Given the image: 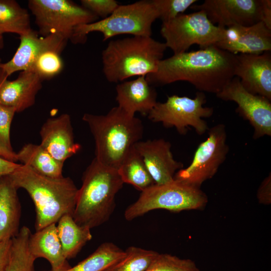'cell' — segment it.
Listing matches in <instances>:
<instances>
[{"label":"cell","mask_w":271,"mask_h":271,"mask_svg":"<svg viewBox=\"0 0 271 271\" xmlns=\"http://www.w3.org/2000/svg\"><path fill=\"white\" fill-rule=\"evenodd\" d=\"M236 63L237 55L213 45L163 59L146 78L153 86L183 81L198 91L216 94L234 77Z\"/></svg>","instance_id":"cell-1"},{"label":"cell","mask_w":271,"mask_h":271,"mask_svg":"<svg viewBox=\"0 0 271 271\" xmlns=\"http://www.w3.org/2000/svg\"><path fill=\"white\" fill-rule=\"evenodd\" d=\"M19 189L25 190L36 211V230L56 224L64 215H73L78 189L70 177L52 178L21 164L9 175Z\"/></svg>","instance_id":"cell-2"},{"label":"cell","mask_w":271,"mask_h":271,"mask_svg":"<svg viewBox=\"0 0 271 271\" xmlns=\"http://www.w3.org/2000/svg\"><path fill=\"white\" fill-rule=\"evenodd\" d=\"M82 120L88 124L94 138V158L101 164L117 170L144 133L141 119L118 106L104 115L85 113Z\"/></svg>","instance_id":"cell-3"},{"label":"cell","mask_w":271,"mask_h":271,"mask_svg":"<svg viewBox=\"0 0 271 271\" xmlns=\"http://www.w3.org/2000/svg\"><path fill=\"white\" fill-rule=\"evenodd\" d=\"M73 217L79 225L92 229L107 221L115 207L116 194L123 182L117 169L93 159L84 172Z\"/></svg>","instance_id":"cell-4"},{"label":"cell","mask_w":271,"mask_h":271,"mask_svg":"<svg viewBox=\"0 0 271 271\" xmlns=\"http://www.w3.org/2000/svg\"><path fill=\"white\" fill-rule=\"evenodd\" d=\"M167 49L152 37L132 36L111 40L101 54L102 71L111 83L155 72Z\"/></svg>","instance_id":"cell-5"},{"label":"cell","mask_w":271,"mask_h":271,"mask_svg":"<svg viewBox=\"0 0 271 271\" xmlns=\"http://www.w3.org/2000/svg\"><path fill=\"white\" fill-rule=\"evenodd\" d=\"M158 17L153 0L119 5L108 17L77 27L71 41L75 44L84 43L86 36L93 32L101 33L103 41L123 34L151 37L152 25Z\"/></svg>","instance_id":"cell-6"},{"label":"cell","mask_w":271,"mask_h":271,"mask_svg":"<svg viewBox=\"0 0 271 271\" xmlns=\"http://www.w3.org/2000/svg\"><path fill=\"white\" fill-rule=\"evenodd\" d=\"M208 201L207 195L201 188L174 179L164 184H154L141 192L137 200L126 209L124 216L131 221L156 209L174 212L201 210Z\"/></svg>","instance_id":"cell-7"},{"label":"cell","mask_w":271,"mask_h":271,"mask_svg":"<svg viewBox=\"0 0 271 271\" xmlns=\"http://www.w3.org/2000/svg\"><path fill=\"white\" fill-rule=\"evenodd\" d=\"M225 29L212 23L204 12L199 11L162 23L160 32L166 47L178 54L187 52L194 44L200 49L215 45L223 38Z\"/></svg>","instance_id":"cell-8"},{"label":"cell","mask_w":271,"mask_h":271,"mask_svg":"<svg viewBox=\"0 0 271 271\" xmlns=\"http://www.w3.org/2000/svg\"><path fill=\"white\" fill-rule=\"evenodd\" d=\"M28 7L41 36L57 35L67 41H72L77 27L95 22L98 18L69 0H30Z\"/></svg>","instance_id":"cell-9"},{"label":"cell","mask_w":271,"mask_h":271,"mask_svg":"<svg viewBox=\"0 0 271 271\" xmlns=\"http://www.w3.org/2000/svg\"><path fill=\"white\" fill-rule=\"evenodd\" d=\"M205 93L198 91L194 98L173 95L164 102H157L148 115L154 122H161L165 127H175L182 135H185L189 127L194 128L199 136L209 129L204 118L211 117L212 107L204 106Z\"/></svg>","instance_id":"cell-10"},{"label":"cell","mask_w":271,"mask_h":271,"mask_svg":"<svg viewBox=\"0 0 271 271\" xmlns=\"http://www.w3.org/2000/svg\"><path fill=\"white\" fill-rule=\"evenodd\" d=\"M208 134L198 146L190 165L178 171L174 179L200 188L217 173L229 150L226 126L223 123L216 124L209 128Z\"/></svg>","instance_id":"cell-11"},{"label":"cell","mask_w":271,"mask_h":271,"mask_svg":"<svg viewBox=\"0 0 271 271\" xmlns=\"http://www.w3.org/2000/svg\"><path fill=\"white\" fill-rule=\"evenodd\" d=\"M216 95L221 100L237 104L236 111L253 127L254 139L271 136L270 100L247 91L235 76Z\"/></svg>","instance_id":"cell-12"},{"label":"cell","mask_w":271,"mask_h":271,"mask_svg":"<svg viewBox=\"0 0 271 271\" xmlns=\"http://www.w3.org/2000/svg\"><path fill=\"white\" fill-rule=\"evenodd\" d=\"M190 8L204 12L212 23L225 28L261 21L260 0H205Z\"/></svg>","instance_id":"cell-13"},{"label":"cell","mask_w":271,"mask_h":271,"mask_svg":"<svg viewBox=\"0 0 271 271\" xmlns=\"http://www.w3.org/2000/svg\"><path fill=\"white\" fill-rule=\"evenodd\" d=\"M20 45L12 58L0 63V72L6 77L17 71H30L35 60L43 52L53 50L62 53L68 41L57 35L43 37L32 29L20 36Z\"/></svg>","instance_id":"cell-14"},{"label":"cell","mask_w":271,"mask_h":271,"mask_svg":"<svg viewBox=\"0 0 271 271\" xmlns=\"http://www.w3.org/2000/svg\"><path fill=\"white\" fill-rule=\"evenodd\" d=\"M215 45L234 55L270 51L271 30L261 21L247 26L233 25L225 28L223 38Z\"/></svg>","instance_id":"cell-15"},{"label":"cell","mask_w":271,"mask_h":271,"mask_svg":"<svg viewBox=\"0 0 271 271\" xmlns=\"http://www.w3.org/2000/svg\"><path fill=\"white\" fill-rule=\"evenodd\" d=\"M234 76L249 92L271 100V53L237 55Z\"/></svg>","instance_id":"cell-16"},{"label":"cell","mask_w":271,"mask_h":271,"mask_svg":"<svg viewBox=\"0 0 271 271\" xmlns=\"http://www.w3.org/2000/svg\"><path fill=\"white\" fill-rule=\"evenodd\" d=\"M134 146L156 185L173 181L177 171L183 168V164L174 159L170 143L163 139L140 141Z\"/></svg>","instance_id":"cell-17"},{"label":"cell","mask_w":271,"mask_h":271,"mask_svg":"<svg viewBox=\"0 0 271 271\" xmlns=\"http://www.w3.org/2000/svg\"><path fill=\"white\" fill-rule=\"evenodd\" d=\"M40 134V145L63 164L81 148L75 142L71 117L67 113L47 119L41 127Z\"/></svg>","instance_id":"cell-18"},{"label":"cell","mask_w":271,"mask_h":271,"mask_svg":"<svg viewBox=\"0 0 271 271\" xmlns=\"http://www.w3.org/2000/svg\"><path fill=\"white\" fill-rule=\"evenodd\" d=\"M43 80L30 71H21L14 80L0 72V104L14 108L16 112L32 106L42 87Z\"/></svg>","instance_id":"cell-19"},{"label":"cell","mask_w":271,"mask_h":271,"mask_svg":"<svg viewBox=\"0 0 271 271\" xmlns=\"http://www.w3.org/2000/svg\"><path fill=\"white\" fill-rule=\"evenodd\" d=\"M116 92L118 106L133 116L137 112L148 115L157 102V92L145 76L118 83Z\"/></svg>","instance_id":"cell-20"},{"label":"cell","mask_w":271,"mask_h":271,"mask_svg":"<svg viewBox=\"0 0 271 271\" xmlns=\"http://www.w3.org/2000/svg\"><path fill=\"white\" fill-rule=\"evenodd\" d=\"M28 246L36 259L44 258L48 260L51 266V271H65L71 267L64 255L56 224L31 233Z\"/></svg>","instance_id":"cell-21"},{"label":"cell","mask_w":271,"mask_h":271,"mask_svg":"<svg viewBox=\"0 0 271 271\" xmlns=\"http://www.w3.org/2000/svg\"><path fill=\"white\" fill-rule=\"evenodd\" d=\"M18 190L9 175L0 177V242L12 239L20 230L21 206Z\"/></svg>","instance_id":"cell-22"},{"label":"cell","mask_w":271,"mask_h":271,"mask_svg":"<svg viewBox=\"0 0 271 271\" xmlns=\"http://www.w3.org/2000/svg\"><path fill=\"white\" fill-rule=\"evenodd\" d=\"M17 161L38 173L52 177L63 176L64 164L55 160L40 145L25 144L17 153Z\"/></svg>","instance_id":"cell-23"},{"label":"cell","mask_w":271,"mask_h":271,"mask_svg":"<svg viewBox=\"0 0 271 271\" xmlns=\"http://www.w3.org/2000/svg\"><path fill=\"white\" fill-rule=\"evenodd\" d=\"M57 223L58 235L65 257L67 260L75 257L92 239L91 229L78 225L71 215H64Z\"/></svg>","instance_id":"cell-24"},{"label":"cell","mask_w":271,"mask_h":271,"mask_svg":"<svg viewBox=\"0 0 271 271\" xmlns=\"http://www.w3.org/2000/svg\"><path fill=\"white\" fill-rule=\"evenodd\" d=\"M117 170L123 183L131 185L141 192L155 184L134 146L125 155Z\"/></svg>","instance_id":"cell-25"},{"label":"cell","mask_w":271,"mask_h":271,"mask_svg":"<svg viewBox=\"0 0 271 271\" xmlns=\"http://www.w3.org/2000/svg\"><path fill=\"white\" fill-rule=\"evenodd\" d=\"M32 29L27 10L14 0H0V35L15 33L20 36Z\"/></svg>","instance_id":"cell-26"},{"label":"cell","mask_w":271,"mask_h":271,"mask_svg":"<svg viewBox=\"0 0 271 271\" xmlns=\"http://www.w3.org/2000/svg\"><path fill=\"white\" fill-rule=\"evenodd\" d=\"M125 255V251L116 244L106 242L101 244L85 259L65 271H105Z\"/></svg>","instance_id":"cell-27"},{"label":"cell","mask_w":271,"mask_h":271,"mask_svg":"<svg viewBox=\"0 0 271 271\" xmlns=\"http://www.w3.org/2000/svg\"><path fill=\"white\" fill-rule=\"evenodd\" d=\"M31 233L30 229L23 226L19 233L12 238V244L7 271H35L36 258L31 254L28 246Z\"/></svg>","instance_id":"cell-28"},{"label":"cell","mask_w":271,"mask_h":271,"mask_svg":"<svg viewBox=\"0 0 271 271\" xmlns=\"http://www.w3.org/2000/svg\"><path fill=\"white\" fill-rule=\"evenodd\" d=\"M125 255L105 271H146L159 252L131 246L125 250Z\"/></svg>","instance_id":"cell-29"},{"label":"cell","mask_w":271,"mask_h":271,"mask_svg":"<svg viewBox=\"0 0 271 271\" xmlns=\"http://www.w3.org/2000/svg\"><path fill=\"white\" fill-rule=\"evenodd\" d=\"M61 53L49 50L42 53L34 62L30 70L43 81L50 79L60 74L63 68Z\"/></svg>","instance_id":"cell-30"},{"label":"cell","mask_w":271,"mask_h":271,"mask_svg":"<svg viewBox=\"0 0 271 271\" xmlns=\"http://www.w3.org/2000/svg\"><path fill=\"white\" fill-rule=\"evenodd\" d=\"M146 271H200L195 262L168 253L158 254Z\"/></svg>","instance_id":"cell-31"},{"label":"cell","mask_w":271,"mask_h":271,"mask_svg":"<svg viewBox=\"0 0 271 271\" xmlns=\"http://www.w3.org/2000/svg\"><path fill=\"white\" fill-rule=\"evenodd\" d=\"M158 14V19L163 23L171 21L184 14L197 0H153Z\"/></svg>","instance_id":"cell-32"},{"label":"cell","mask_w":271,"mask_h":271,"mask_svg":"<svg viewBox=\"0 0 271 271\" xmlns=\"http://www.w3.org/2000/svg\"><path fill=\"white\" fill-rule=\"evenodd\" d=\"M16 113L14 108L0 104V148L16 162L17 153L13 149L10 138L11 126Z\"/></svg>","instance_id":"cell-33"},{"label":"cell","mask_w":271,"mask_h":271,"mask_svg":"<svg viewBox=\"0 0 271 271\" xmlns=\"http://www.w3.org/2000/svg\"><path fill=\"white\" fill-rule=\"evenodd\" d=\"M81 4L82 7L102 19L111 15L119 6L114 0H81Z\"/></svg>","instance_id":"cell-34"},{"label":"cell","mask_w":271,"mask_h":271,"mask_svg":"<svg viewBox=\"0 0 271 271\" xmlns=\"http://www.w3.org/2000/svg\"><path fill=\"white\" fill-rule=\"evenodd\" d=\"M256 198L258 202L262 205L271 203V174L262 180L257 190Z\"/></svg>","instance_id":"cell-35"},{"label":"cell","mask_w":271,"mask_h":271,"mask_svg":"<svg viewBox=\"0 0 271 271\" xmlns=\"http://www.w3.org/2000/svg\"><path fill=\"white\" fill-rule=\"evenodd\" d=\"M12 239L0 242V271H7L9 265Z\"/></svg>","instance_id":"cell-36"},{"label":"cell","mask_w":271,"mask_h":271,"mask_svg":"<svg viewBox=\"0 0 271 271\" xmlns=\"http://www.w3.org/2000/svg\"><path fill=\"white\" fill-rule=\"evenodd\" d=\"M261 22L271 30V1L260 0Z\"/></svg>","instance_id":"cell-37"},{"label":"cell","mask_w":271,"mask_h":271,"mask_svg":"<svg viewBox=\"0 0 271 271\" xmlns=\"http://www.w3.org/2000/svg\"><path fill=\"white\" fill-rule=\"evenodd\" d=\"M20 165L0 157V177L10 174Z\"/></svg>","instance_id":"cell-38"},{"label":"cell","mask_w":271,"mask_h":271,"mask_svg":"<svg viewBox=\"0 0 271 271\" xmlns=\"http://www.w3.org/2000/svg\"><path fill=\"white\" fill-rule=\"evenodd\" d=\"M0 157L10 161L16 163L15 160L8 153L0 148Z\"/></svg>","instance_id":"cell-39"},{"label":"cell","mask_w":271,"mask_h":271,"mask_svg":"<svg viewBox=\"0 0 271 271\" xmlns=\"http://www.w3.org/2000/svg\"><path fill=\"white\" fill-rule=\"evenodd\" d=\"M4 46V39L3 35H0V50L2 49Z\"/></svg>","instance_id":"cell-40"},{"label":"cell","mask_w":271,"mask_h":271,"mask_svg":"<svg viewBox=\"0 0 271 271\" xmlns=\"http://www.w3.org/2000/svg\"><path fill=\"white\" fill-rule=\"evenodd\" d=\"M1 63V59L0 58V63Z\"/></svg>","instance_id":"cell-41"}]
</instances>
